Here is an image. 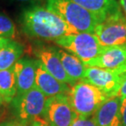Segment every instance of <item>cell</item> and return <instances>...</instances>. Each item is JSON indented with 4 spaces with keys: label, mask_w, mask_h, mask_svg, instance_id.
Returning a JSON list of instances; mask_svg holds the SVG:
<instances>
[{
    "label": "cell",
    "mask_w": 126,
    "mask_h": 126,
    "mask_svg": "<svg viewBox=\"0 0 126 126\" xmlns=\"http://www.w3.org/2000/svg\"><path fill=\"white\" fill-rule=\"evenodd\" d=\"M23 31L32 38L55 41L64 35L79 33L46 7L34 6L24 10L21 16Z\"/></svg>",
    "instance_id": "6da1fadb"
},
{
    "label": "cell",
    "mask_w": 126,
    "mask_h": 126,
    "mask_svg": "<svg viewBox=\"0 0 126 126\" xmlns=\"http://www.w3.org/2000/svg\"><path fill=\"white\" fill-rule=\"evenodd\" d=\"M46 8L78 32L94 34L101 19L71 0H47Z\"/></svg>",
    "instance_id": "7a4b0ae2"
},
{
    "label": "cell",
    "mask_w": 126,
    "mask_h": 126,
    "mask_svg": "<svg viewBox=\"0 0 126 126\" xmlns=\"http://www.w3.org/2000/svg\"><path fill=\"white\" fill-rule=\"evenodd\" d=\"M68 97L75 113L82 117L93 116L98 108L110 97L94 85L83 80L71 86Z\"/></svg>",
    "instance_id": "3957f363"
},
{
    "label": "cell",
    "mask_w": 126,
    "mask_h": 126,
    "mask_svg": "<svg viewBox=\"0 0 126 126\" xmlns=\"http://www.w3.org/2000/svg\"><path fill=\"white\" fill-rule=\"evenodd\" d=\"M54 43L78 57L84 65L97 57L104 48L96 35L92 33L79 32L64 35L56 39Z\"/></svg>",
    "instance_id": "277c9868"
},
{
    "label": "cell",
    "mask_w": 126,
    "mask_h": 126,
    "mask_svg": "<svg viewBox=\"0 0 126 126\" xmlns=\"http://www.w3.org/2000/svg\"><path fill=\"white\" fill-rule=\"evenodd\" d=\"M46 100L45 95L34 86L28 92L16 94L10 104L17 121L28 126L37 118L42 117Z\"/></svg>",
    "instance_id": "5b68a950"
},
{
    "label": "cell",
    "mask_w": 126,
    "mask_h": 126,
    "mask_svg": "<svg viewBox=\"0 0 126 126\" xmlns=\"http://www.w3.org/2000/svg\"><path fill=\"white\" fill-rule=\"evenodd\" d=\"M77 116L68 94L47 97L42 118L50 126H71Z\"/></svg>",
    "instance_id": "8992f818"
},
{
    "label": "cell",
    "mask_w": 126,
    "mask_h": 126,
    "mask_svg": "<svg viewBox=\"0 0 126 126\" xmlns=\"http://www.w3.org/2000/svg\"><path fill=\"white\" fill-rule=\"evenodd\" d=\"M94 34L102 47L126 44V19L121 10L97 24Z\"/></svg>",
    "instance_id": "52a82bcc"
},
{
    "label": "cell",
    "mask_w": 126,
    "mask_h": 126,
    "mask_svg": "<svg viewBox=\"0 0 126 126\" xmlns=\"http://www.w3.org/2000/svg\"><path fill=\"white\" fill-rule=\"evenodd\" d=\"M124 74L114 70L86 67L82 80L94 85L111 97L116 96Z\"/></svg>",
    "instance_id": "ba28073f"
},
{
    "label": "cell",
    "mask_w": 126,
    "mask_h": 126,
    "mask_svg": "<svg viewBox=\"0 0 126 126\" xmlns=\"http://www.w3.org/2000/svg\"><path fill=\"white\" fill-rule=\"evenodd\" d=\"M86 67H98L126 73V44L104 47L95 59L84 64Z\"/></svg>",
    "instance_id": "9c48e42d"
},
{
    "label": "cell",
    "mask_w": 126,
    "mask_h": 126,
    "mask_svg": "<svg viewBox=\"0 0 126 126\" xmlns=\"http://www.w3.org/2000/svg\"><path fill=\"white\" fill-rule=\"evenodd\" d=\"M34 55L47 71L57 80L70 85V87L75 84L62 66L59 55L57 53V47L48 46L39 47L35 49Z\"/></svg>",
    "instance_id": "30bf717a"
},
{
    "label": "cell",
    "mask_w": 126,
    "mask_h": 126,
    "mask_svg": "<svg viewBox=\"0 0 126 126\" xmlns=\"http://www.w3.org/2000/svg\"><path fill=\"white\" fill-rule=\"evenodd\" d=\"M96 126H123L121 99L115 96L107 99L93 115Z\"/></svg>",
    "instance_id": "8fae6325"
},
{
    "label": "cell",
    "mask_w": 126,
    "mask_h": 126,
    "mask_svg": "<svg viewBox=\"0 0 126 126\" xmlns=\"http://www.w3.org/2000/svg\"><path fill=\"white\" fill-rule=\"evenodd\" d=\"M35 87L39 89L46 97H52L57 94H68L70 86L57 80L42 64L36 60V75H35Z\"/></svg>",
    "instance_id": "7c38bea8"
},
{
    "label": "cell",
    "mask_w": 126,
    "mask_h": 126,
    "mask_svg": "<svg viewBox=\"0 0 126 126\" xmlns=\"http://www.w3.org/2000/svg\"><path fill=\"white\" fill-rule=\"evenodd\" d=\"M16 84V94H21L34 87L36 60L29 57L19 59L13 65Z\"/></svg>",
    "instance_id": "4fadbf2b"
},
{
    "label": "cell",
    "mask_w": 126,
    "mask_h": 126,
    "mask_svg": "<svg viewBox=\"0 0 126 126\" xmlns=\"http://www.w3.org/2000/svg\"><path fill=\"white\" fill-rule=\"evenodd\" d=\"M88 11L94 13L101 21H104L107 16L120 11L117 0H71Z\"/></svg>",
    "instance_id": "5bb4252c"
},
{
    "label": "cell",
    "mask_w": 126,
    "mask_h": 126,
    "mask_svg": "<svg viewBox=\"0 0 126 126\" xmlns=\"http://www.w3.org/2000/svg\"><path fill=\"white\" fill-rule=\"evenodd\" d=\"M57 53L65 73L73 82L77 83L83 79L86 66L80 60L62 48H57Z\"/></svg>",
    "instance_id": "9a60e30c"
},
{
    "label": "cell",
    "mask_w": 126,
    "mask_h": 126,
    "mask_svg": "<svg viewBox=\"0 0 126 126\" xmlns=\"http://www.w3.org/2000/svg\"><path fill=\"white\" fill-rule=\"evenodd\" d=\"M23 52L22 45L12 40L0 47V70L12 68L19 59H21Z\"/></svg>",
    "instance_id": "2e32d148"
},
{
    "label": "cell",
    "mask_w": 126,
    "mask_h": 126,
    "mask_svg": "<svg viewBox=\"0 0 126 126\" xmlns=\"http://www.w3.org/2000/svg\"><path fill=\"white\" fill-rule=\"evenodd\" d=\"M0 94L3 102L8 104L16 95V77L13 66L7 70H0Z\"/></svg>",
    "instance_id": "e0dca14e"
},
{
    "label": "cell",
    "mask_w": 126,
    "mask_h": 126,
    "mask_svg": "<svg viewBox=\"0 0 126 126\" xmlns=\"http://www.w3.org/2000/svg\"><path fill=\"white\" fill-rule=\"evenodd\" d=\"M16 34V28L13 21L6 15L0 13V37L11 39Z\"/></svg>",
    "instance_id": "ac0fdd59"
},
{
    "label": "cell",
    "mask_w": 126,
    "mask_h": 126,
    "mask_svg": "<svg viewBox=\"0 0 126 126\" xmlns=\"http://www.w3.org/2000/svg\"><path fill=\"white\" fill-rule=\"evenodd\" d=\"M71 126H96L93 116L82 117L78 115Z\"/></svg>",
    "instance_id": "d6986e66"
},
{
    "label": "cell",
    "mask_w": 126,
    "mask_h": 126,
    "mask_svg": "<svg viewBox=\"0 0 126 126\" xmlns=\"http://www.w3.org/2000/svg\"><path fill=\"white\" fill-rule=\"evenodd\" d=\"M116 96L120 97L121 99L126 98V73H125L124 75H123L122 82H121V84H120V89L118 90Z\"/></svg>",
    "instance_id": "ffe728a7"
},
{
    "label": "cell",
    "mask_w": 126,
    "mask_h": 126,
    "mask_svg": "<svg viewBox=\"0 0 126 126\" xmlns=\"http://www.w3.org/2000/svg\"><path fill=\"white\" fill-rule=\"evenodd\" d=\"M121 116L122 125L123 126H126V98L121 99Z\"/></svg>",
    "instance_id": "44dd1931"
},
{
    "label": "cell",
    "mask_w": 126,
    "mask_h": 126,
    "mask_svg": "<svg viewBox=\"0 0 126 126\" xmlns=\"http://www.w3.org/2000/svg\"><path fill=\"white\" fill-rule=\"evenodd\" d=\"M30 126H50V125L42 117H39L37 118L36 120H34L33 122H31Z\"/></svg>",
    "instance_id": "7402d4cb"
},
{
    "label": "cell",
    "mask_w": 126,
    "mask_h": 126,
    "mask_svg": "<svg viewBox=\"0 0 126 126\" xmlns=\"http://www.w3.org/2000/svg\"><path fill=\"white\" fill-rule=\"evenodd\" d=\"M0 126H25L20 123L17 120H15V121H6L3 122L2 124H0Z\"/></svg>",
    "instance_id": "603a6c76"
},
{
    "label": "cell",
    "mask_w": 126,
    "mask_h": 126,
    "mask_svg": "<svg viewBox=\"0 0 126 126\" xmlns=\"http://www.w3.org/2000/svg\"><path fill=\"white\" fill-rule=\"evenodd\" d=\"M119 4H120V9L124 14V16L126 19V0H119Z\"/></svg>",
    "instance_id": "cb8c5ba5"
},
{
    "label": "cell",
    "mask_w": 126,
    "mask_h": 126,
    "mask_svg": "<svg viewBox=\"0 0 126 126\" xmlns=\"http://www.w3.org/2000/svg\"><path fill=\"white\" fill-rule=\"evenodd\" d=\"M10 41H11V39H5V38L0 37V47H2V46H4L5 44H7V43H9Z\"/></svg>",
    "instance_id": "d4e9b609"
},
{
    "label": "cell",
    "mask_w": 126,
    "mask_h": 126,
    "mask_svg": "<svg viewBox=\"0 0 126 126\" xmlns=\"http://www.w3.org/2000/svg\"><path fill=\"white\" fill-rule=\"evenodd\" d=\"M12 1L17 2H42L44 0H12Z\"/></svg>",
    "instance_id": "484cf974"
},
{
    "label": "cell",
    "mask_w": 126,
    "mask_h": 126,
    "mask_svg": "<svg viewBox=\"0 0 126 126\" xmlns=\"http://www.w3.org/2000/svg\"><path fill=\"white\" fill-rule=\"evenodd\" d=\"M3 99H2V96H1V94H0V107L3 104Z\"/></svg>",
    "instance_id": "4316f807"
}]
</instances>
